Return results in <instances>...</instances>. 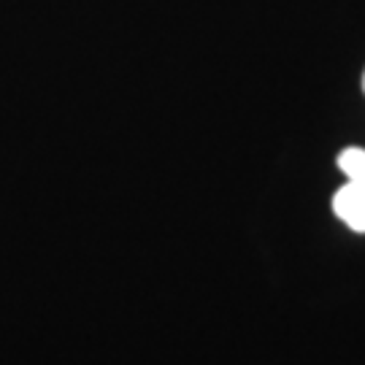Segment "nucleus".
<instances>
[{
  "label": "nucleus",
  "mask_w": 365,
  "mask_h": 365,
  "mask_svg": "<svg viewBox=\"0 0 365 365\" xmlns=\"http://www.w3.org/2000/svg\"><path fill=\"white\" fill-rule=\"evenodd\" d=\"M339 165L349 182L333 195V211L352 230L365 233V149H344Z\"/></svg>",
  "instance_id": "nucleus-1"
},
{
  "label": "nucleus",
  "mask_w": 365,
  "mask_h": 365,
  "mask_svg": "<svg viewBox=\"0 0 365 365\" xmlns=\"http://www.w3.org/2000/svg\"><path fill=\"white\" fill-rule=\"evenodd\" d=\"M363 84H365V78H363Z\"/></svg>",
  "instance_id": "nucleus-2"
}]
</instances>
